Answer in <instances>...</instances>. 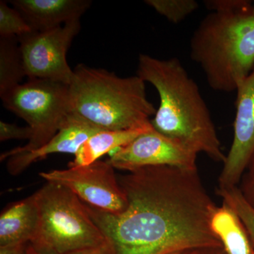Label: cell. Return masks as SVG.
Here are the masks:
<instances>
[{"label":"cell","instance_id":"obj_1","mask_svg":"<svg viewBox=\"0 0 254 254\" xmlns=\"http://www.w3.org/2000/svg\"><path fill=\"white\" fill-rule=\"evenodd\" d=\"M118 177L128 201L123 213L83 202L112 254H173L222 247L210 227L217 205L198 170L147 166Z\"/></svg>","mask_w":254,"mask_h":254},{"label":"cell","instance_id":"obj_2","mask_svg":"<svg viewBox=\"0 0 254 254\" xmlns=\"http://www.w3.org/2000/svg\"><path fill=\"white\" fill-rule=\"evenodd\" d=\"M137 76L158 91L160 105L150 120L157 131L198 154L225 163L226 155L208 106L178 58L160 60L141 54Z\"/></svg>","mask_w":254,"mask_h":254},{"label":"cell","instance_id":"obj_3","mask_svg":"<svg viewBox=\"0 0 254 254\" xmlns=\"http://www.w3.org/2000/svg\"><path fill=\"white\" fill-rule=\"evenodd\" d=\"M190 41V56L214 91H236L254 68V6L246 0H210Z\"/></svg>","mask_w":254,"mask_h":254},{"label":"cell","instance_id":"obj_4","mask_svg":"<svg viewBox=\"0 0 254 254\" xmlns=\"http://www.w3.org/2000/svg\"><path fill=\"white\" fill-rule=\"evenodd\" d=\"M69 86L71 114L101 130L130 129L150 124L157 110L138 76L120 77L104 68L78 64Z\"/></svg>","mask_w":254,"mask_h":254},{"label":"cell","instance_id":"obj_5","mask_svg":"<svg viewBox=\"0 0 254 254\" xmlns=\"http://www.w3.org/2000/svg\"><path fill=\"white\" fill-rule=\"evenodd\" d=\"M40 220L31 243L58 254L107 244L83 201L66 187L47 182L36 192Z\"/></svg>","mask_w":254,"mask_h":254},{"label":"cell","instance_id":"obj_6","mask_svg":"<svg viewBox=\"0 0 254 254\" xmlns=\"http://www.w3.org/2000/svg\"><path fill=\"white\" fill-rule=\"evenodd\" d=\"M0 96L5 108L25 120L33 131L27 144L4 152L1 162L46 145L71 114L69 86L60 82L28 79Z\"/></svg>","mask_w":254,"mask_h":254},{"label":"cell","instance_id":"obj_7","mask_svg":"<svg viewBox=\"0 0 254 254\" xmlns=\"http://www.w3.org/2000/svg\"><path fill=\"white\" fill-rule=\"evenodd\" d=\"M81 30L80 20L43 31L18 37L23 68L28 79H44L69 85L73 70L66 53Z\"/></svg>","mask_w":254,"mask_h":254},{"label":"cell","instance_id":"obj_8","mask_svg":"<svg viewBox=\"0 0 254 254\" xmlns=\"http://www.w3.org/2000/svg\"><path fill=\"white\" fill-rule=\"evenodd\" d=\"M46 182L72 190L86 204L112 214L123 213L127 208L126 195L120 187L115 168L108 160L89 165L55 170L39 174Z\"/></svg>","mask_w":254,"mask_h":254},{"label":"cell","instance_id":"obj_9","mask_svg":"<svg viewBox=\"0 0 254 254\" xmlns=\"http://www.w3.org/2000/svg\"><path fill=\"white\" fill-rule=\"evenodd\" d=\"M110 154L108 162L114 168L128 172L147 166L197 170L198 153L164 136L153 127Z\"/></svg>","mask_w":254,"mask_h":254},{"label":"cell","instance_id":"obj_10","mask_svg":"<svg viewBox=\"0 0 254 254\" xmlns=\"http://www.w3.org/2000/svg\"><path fill=\"white\" fill-rule=\"evenodd\" d=\"M233 141L218 177V187L239 186L254 153V68L237 88Z\"/></svg>","mask_w":254,"mask_h":254},{"label":"cell","instance_id":"obj_11","mask_svg":"<svg viewBox=\"0 0 254 254\" xmlns=\"http://www.w3.org/2000/svg\"><path fill=\"white\" fill-rule=\"evenodd\" d=\"M103 130L97 128L76 115L70 114L60 131L46 145L8 158L6 168L10 175H20L32 164L55 153L76 154L90 137Z\"/></svg>","mask_w":254,"mask_h":254},{"label":"cell","instance_id":"obj_12","mask_svg":"<svg viewBox=\"0 0 254 254\" xmlns=\"http://www.w3.org/2000/svg\"><path fill=\"white\" fill-rule=\"evenodd\" d=\"M34 31H43L80 20L88 9L89 0H13L9 1Z\"/></svg>","mask_w":254,"mask_h":254},{"label":"cell","instance_id":"obj_13","mask_svg":"<svg viewBox=\"0 0 254 254\" xmlns=\"http://www.w3.org/2000/svg\"><path fill=\"white\" fill-rule=\"evenodd\" d=\"M39 220L35 193L8 205L0 215V247L31 242L38 231Z\"/></svg>","mask_w":254,"mask_h":254},{"label":"cell","instance_id":"obj_14","mask_svg":"<svg viewBox=\"0 0 254 254\" xmlns=\"http://www.w3.org/2000/svg\"><path fill=\"white\" fill-rule=\"evenodd\" d=\"M210 227L227 254H254V246L243 222L222 202L210 219Z\"/></svg>","mask_w":254,"mask_h":254},{"label":"cell","instance_id":"obj_15","mask_svg":"<svg viewBox=\"0 0 254 254\" xmlns=\"http://www.w3.org/2000/svg\"><path fill=\"white\" fill-rule=\"evenodd\" d=\"M153 128L151 123L144 127L125 130L100 131L86 140L75 154L68 168L89 165L99 160L103 155L110 153L133 141L142 133Z\"/></svg>","mask_w":254,"mask_h":254},{"label":"cell","instance_id":"obj_16","mask_svg":"<svg viewBox=\"0 0 254 254\" xmlns=\"http://www.w3.org/2000/svg\"><path fill=\"white\" fill-rule=\"evenodd\" d=\"M25 76L18 37H0V94L21 84Z\"/></svg>","mask_w":254,"mask_h":254},{"label":"cell","instance_id":"obj_17","mask_svg":"<svg viewBox=\"0 0 254 254\" xmlns=\"http://www.w3.org/2000/svg\"><path fill=\"white\" fill-rule=\"evenodd\" d=\"M216 191L222 202L233 209L240 217L254 246V210L242 196L238 186L230 188L218 187Z\"/></svg>","mask_w":254,"mask_h":254},{"label":"cell","instance_id":"obj_18","mask_svg":"<svg viewBox=\"0 0 254 254\" xmlns=\"http://www.w3.org/2000/svg\"><path fill=\"white\" fill-rule=\"evenodd\" d=\"M145 3L175 24L182 22L198 8L194 0H145Z\"/></svg>","mask_w":254,"mask_h":254},{"label":"cell","instance_id":"obj_19","mask_svg":"<svg viewBox=\"0 0 254 254\" xmlns=\"http://www.w3.org/2000/svg\"><path fill=\"white\" fill-rule=\"evenodd\" d=\"M33 31L23 15L0 1V37H20Z\"/></svg>","mask_w":254,"mask_h":254},{"label":"cell","instance_id":"obj_20","mask_svg":"<svg viewBox=\"0 0 254 254\" xmlns=\"http://www.w3.org/2000/svg\"><path fill=\"white\" fill-rule=\"evenodd\" d=\"M239 185L242 196L254 210V153Z\"/></svg>","mask_w":254,"mask_h":254},{"label":"cell","instance_id":"obj_21","mask_svg":"<svg viewBox=\"0 0 254 254\" xmlns=\"http://www.w3.org/2000/svg\"><path fill=\"white\" fill-rule=\"evenodd\" d=\"M33 131L29 127H18L14 124L0 122V141L31 139Z\"/></svg>","mask_w":254,"mask_h":254},{"label":"cell","instance_id":"obj_22","mask_svg":"<svg viewBox=\"0 0 254 254\" xmlns=\"http://www.w3.org/2000/svg\"><path fill=\"white\" fill-rule=\"evenodd\" d=\"M66 254H112L108 244L98 246V247H89V248L82 249L73 251Z\"/></svg>","mask_w":254,"mask_h":254},{"label":"cell","instance_id":"obj_23","mask_svg":"<svg viewBox=\"0 0 254 254\" xmlns=\"http://www.w3.org/2000/svg\"><path fill=\"white\" fill-rule=\"evenodd\" d=\"M23 254H58L56 252H53V250L46 248L41 246L35 245V244L29 243L26 245L24 253Z\"/></svg>","mask_w":254,"mask_h":254},{"label":"cell","instance_id":"obj_24","mask_svg":"<svg viewBox=\"0 0 254 254\" xmlns=\"http://www.w3.org/2000/svg\"><path fill=\"white\" fill-rule=\"evenodd\" d=\"M27 244L0 247V254H23Z\"/></svg>","mask_w":254,"mask_h":254},{"label":"cell","instance_id":"obj_25","mask_svg":"<svg viewBox=\"0 0 254 254\" xmlns=\"http://www.w3.org/2000/svg\"><path fill=\"white\" fill-rule=\"evenodd\" d=\"M187 254H227L223 247H207L190 251Z\"/></svg>","mask_w":254,"mask_h":254},{"label":"cell","instance_id":"obj_26","mask_svg":"<svg viewBox=\"0 0 254 254\" xmlns=\"http://www.w3.org/2000/svg\"><path fill=\"white\" fill-rule=\"evenodd\" d=\"M187 252H180V253H176V254H187Z\"/></svg>","mask_w":254,"mask_h":254}]
</instances>
